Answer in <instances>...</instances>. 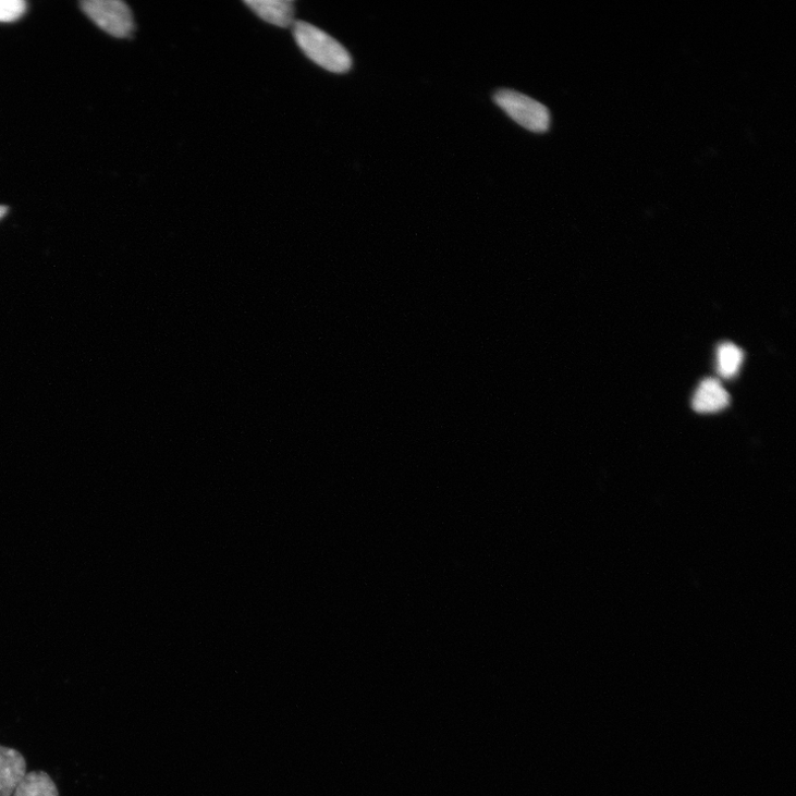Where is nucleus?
<instances>
[{"label":"nucleus","instance_id":"obj_7","mask_svg":"<svg viewBox=\"0 0 796 796\" xmlns=\"http://www.w3.org/2000/svg\"><path fill=\"white\" fill-rule=\"evenodd\" d=\"M744 351L734 343H722L717 350V371L723 379L735 378L744 364Z\"/></svg>","mask_w":796,"mask_h":796},{"label":"nucleus","instance_id":"obj_8","mask_svg":"<svg viewBox=\"0 0 796 796\" xmlns=\"http://www.w3.org/2000/svg\"><path fill=\"white\" fill-rule=\"evenodd\" d=\"M13 796H59V791L47 772L32 771L17 786Z\"/></svg>","mask_w":796,"mask_h":796},{"label":"nucleus","instance_id":"obj_6","mask_svg":"<svg viewBox=\"0 0 796 796\" xmlns=\"http://www.w3.org/2000/svg\"><path fill=\"white\" fill-rule=\"evenodd\" d=\"M731 404V395L715 379H706L698 387L693 408L700 414H712L726 409Z\"/></svg>","mask_w":796,"mask_h":796},{"label":"nucleus","instance_id":"obj_5","mask_svg":"<svg viewBox=\"0 0 796 796\" xmlns=\"http://www.w3.org/2000/svg\"><path fill=\"white\" fill-rule=\"evenodd\" d=\"M245 4L270 25L286 28L295 24V3L292 0H246Z\"/></svg>","mask_w":796,"mask_h":796},{"label":"nucleus","instance_id":"obj_3","mask_svg":"<svg viewBox=\"0 0 796 796\" xmlns=\"http://www.w3.org/2000/svg\"><path fill=\"white\" fill-rule=\"evenodd\" d=\"M82 9L99 28L113 37L126 38L134 32L132 12L121 0H86Z\"/></svg>","mask_w":796,"mask_h":796},{"label":"nucleus","instance_id":"obj_9","mask_svg":"<svg viewBox=\"0 0 796 796\" xmlns=\"http://www.w3.org/2000/svg\"><path fill=\"white\" fill-rule=\"evenodd\" d=\"M27 3L24 0H0V23H13L25 15Z\"/></svg>","mask_w":796,"mask_h":796},{"label":"nucleus","instance_id":"obj_2","mask_svg":"<svg viewBox=\"0 0 796 796\" xmlns=\"http://www.w3.org/2000/svg\"><path fill=\"white\" fill-rule=\"evenodd\" d=\"M494 102L525 128L543 133L550 127V111L542 103L513 90H500Z\"/></svg>","mask_w":796,"mask_h":796},{"label":"nucleus","instance_id":"obj_10","mask_svg":"<svg viewBox=\"0 0 796 796\" xmlns=\"http://www.w3.org/2000/svg\"><path fill=\"white\" fill-rule=\"evenodd\" d=\"M9 208L7 206L0 205V220L3 219V217L8 213Z\"/></svg>","mask_w":796,"mask_h":796},{"label":"nucleus","instance_id":"obj_4","mask_svg":"<svg viewBox=\"0 0 796 796\" xmlns=\"http://www.w3.org/2000/svg\"><path fill=\"white\" fill-rule=\"evenodd\" d=\"M26 775L25 757L19 750L0 746V796H13Z\"/></svg>","mask_w":796,"mask_h":796},{"label":"nucleus","instance_id":"obj_1","mask_svg":"<svg viewBox=\"0 0 796 796\" xmlns=\"http://www.w3.org/2000/svg\"><path fill=\"white\" fill-rule=\"evenodd\" d=\"M293 27L297 45L315 63L333 74H345L352 68L348 51L330 35L305 22H296Z\"/></svg>","mask_w":796,"mask_h":796}]
</instances>
